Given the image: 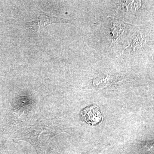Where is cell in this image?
<instances>
[{"instance_id": "obj_2", "label": "cell", "mask_w": 154, "mask_h": 154, "mask_svg": "<svg viewBox=\"0 0 154 154\" xmlns=\"http://www.w3.org/2000/svg\"><path fill=\"white\" fill-rule=\"evenodd\" d=\"M81 118L88 124L95 125L101 122L102 116L99 109L96 106L92 105L88 106L82 110Z\"/></svg>"}, {"instance_id": "obj_1", "label": "cell", "mask_w": 154, "mask_h": 154, "mask_svg": "<svg viewBox=\"0 0 154 154\" xmlns=\"http://www.w3.org/2000/svg\"><path fill=\"white\" fill-rule=\"evenodd\" d=\"M70 20L56 17L46 13L42 14L35 20L26 22V25L31 31L36 33L47 25L57 23H68Z\"/></svg>"}]
</instances>
